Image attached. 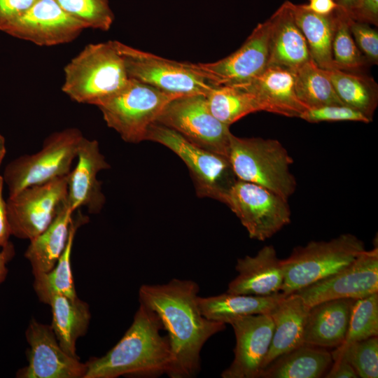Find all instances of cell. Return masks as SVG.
<instances>
[{"label": "cell", "instance_id": "6da1fadb", "mask_svg": "<svg viewBox=\"0 0 378 378\" xmlns=\"http://www.w3.org/2000/svg\"><path fill=\"white\" fill-rule=\"evenodd\" d=\"M199 285L192 280L172 279L163 284H144L139 300L159 316L172 354L167 374L191 378L201 369V351L209 338L225 329L223 323L204 317L197 303Z\"/></svg>", "mask_w": 378, "mask_h": 378}, {"label": "cell", "instance_id": "7a4b0ae2", "mask_svg": "<svg viewBox=\"0 0 378 378\" xmlns=\"http://www.w3.org/2000/svg\"><path fill=\"white\" fill-rule=\"evenodd\" d=\"M162 329L158 314L139 302L131 326L118 342L104 356L92 357L85 363L84 378L167 375L172 354L167 336L160 333Z\"/></svg>", "mask_w": 378, "mask_h": 378}, {"label": "cell", "instance_id": "3957f363", "mask_svg": "<svg viewBox=\"0 0 378 378\" xmlns=\"http://www.w3.org/2000/svg\"><path fill=\"white\" fill-rule=\"evenodd\" d=\"M64 73L62 91L74 102L92 105L120 90L130 80L113 41L88 44Z\"/></svg>", "mask_w": 378, "mask_h": 378}, {"label": "cell", "instance_id": "277c9868", "mask_svg": "<svg viewBox=\"0 0 378 378\" xmlns=\"http://www.w3.org/2000/svg\"><path fill=\"white\" fill-rule=\"evenodd\" d=\"M227 158L237 179L260 185L288 200L297 182L293 158L276 139L243 138L231 134Z\"/></svg>", "mask_w": 378, "mask_h": 378}, {"label": "cell", "instance_id": "5b68a950", "mask_svg": "<svg viewBox=\"0 0 378 378\" xmlns=\"http://www.w3.org/2000/svg\"><path fill=\"white\" fill-rule=\"evenodd\" d=\"M181 96L130 78L123 88L94 106L102 112L107 126L122 140L138 144L146 140L149 127L157 121L168 103Z\"/></svg>", "mask_w": 378, "mask_h": 378}, {"label": "cell", "instance_id": "8992f818", "mask_svg": "<svg viewBox=\"0 0 378 378\" xmlns=\"http://www.w3.org/2000/svg\"><path fill=\"white\" fill-rule=\"evenodd\" d=\"M365 250L363 241L352 234H342L329 241H312L295 247L281 260L286 295L324 279L354 261Z\"/></svg>", "mask_w": 378, "mask_h": 378}, {"label": "cell", "instance_id": "52a82bcc", "mask_svg": "<svg viewBox=\"0 0 378 378\" xmlns=\"http://www.w3.org/2000/svg\"><path fill=\"white\" fill-rule=\"evenodd\" d=\"M83 137L74 127L55 132L45 139L38 152L21 155L9 162L2 176L9 196L25 188L68 176Z\"/></svg>", "mask_w": 378, "mask_h": 378}, {"label": "cell", "instance_id": "ba28073f", "mask_svg": "<svg viewBox=\"0 0 378 378\" xmlns=\"http://www.w3.org/2000/svg\"><path fill=\"white\" fill-rule=\"evenodd\" d=\"M146 140L164 146L181 159L189 170L198 197L224 204L237 180L227 157L204 149L156 122L149 127Z\"/></svg>", "mask_w": 378, "mask_h": 378}, {"label": "cell", "instance_id": "9c48e42d", "mask_svg": "<svg viewBox=\"0 0 378 378\" xmlns=\"http://www.w3.org/2000/svg\"><path fill=\"white\" fill-rule=\"evenodd\" d=\"M128 77L161 91L178 95L203 94L214 86L198 64L180 62L113 41Z\"/></svg>", "mask_w": 378, "mask_h": 378}, {"label": "cell", "instance_id": "30bf717a", "mask_svg": "<svg viewBox=\"0 0 378 378\" xmlns=\"http://www.w3.org/2000/svg\"><path fill=\"white\" fill-rule=\"evenodd\" d=\"M246 229L250 238L265 241L290 222L287 200L253 183L237 179L225 202Z\"/></svg>", "mask_w": 378, "mask_h": 378}, {"label": "cell", "instance_id": "8fae6325", "mask_svg": "<svg viewBox=\"0 0 378 378\" xmlns=\"http://www.w3.org/2000/svg\"><path fill=\"white\" fill-rule=\"evenodd\" d=\"M68 176L25 188L6 201L11 235L31 240L46 230L67 202Z\"/></svg>", "mask_w": 378, "mask_h": 378}, {"label": "cell", "instance_id": "7c38bea8", "mask_svg": "<svg viewBox=\"0 0 378 378\" xmlns=\"http://www.w3.org/2000/svg\"><path fill=\"white\" fill-rule=\"evenodd\" d=\"M156 122L204 149L227 157L232 134L230 126L211 114L203 94L184 95L172 100Z\"/></svg>", "mask_w": 378, "mask_h": 378}, {"label": "cell", "instance_id": "4fadbf2b", "mask_svg": "<svg viewBox=\"0 0 378 378\" xmlns=\"http://www.w3.org/2000/svg\"><path fill=\"white\" fill-rule=\"evenodd\" d=\"M378 292V248L363 251L338 272L296 292L305 306L326 300L360 299Z\"/></svg>", "mask_w": 378, "mask_h": 378}, {"label": "cell", "instance_id": "5bb4252c", "mask_svg": "<svg viewBox=\"0 0 378 378\" xmlns=\"http://www.w3.org/2000/svg\"><path fill=\"white\" fill-rule=\"evenodd\" d=\"M28 363L16 373L18 378H84L85 363L66 353L50 325L31 318L25 330Z\"/></svg>", "mask_w": 378, "mask_h": 378}, {"label": "cell", "instance_id": "9a60e30c", "mask_svg": "<svg viewBox=\"0 0 378 378\" xmlns=\"http://www.w3.org/2000/svg\"><path fill=\"white\" fill-rule=\"evenodd\" d=\"M270 21L259 23L243 45L230 55L199 66L214 85H240L260 74L269 64Z\"/></svg>", "mask_w": 378, "mask_h": 378}, {"label": "cell", "instance_id": "2e32d148", "mask_svg": "<svg viewBox=\"0 0 378 378\" xmlns=\"http://www.w3.org/2000/svg\"><path fill=\"white\" fill-rule=\"evenodd\" d=\"M230 324L236 338L234 356L221 377L260 378L273 335L270 313L241 316Z\"/></svg>", "mask_w": 378, "mask_h": 378}, {"label": "cell", "instance_id": "e0dca14e", "mask_svg": "<svg viewBox=\"0 0 378 378\" xmlns=\"http://www.w3.org/2000/svg\"><path fill=\"white\" fill-rule=\"evenodd\" d=\"M85 29L55 0H36L7 34L38 46L69 43Z\"/></svg>", "mask_w": 378, "mask_h": 378}, {"label": "cell", "instance_id": "ac0fdd59", "mask_svg": "<svg viewBox=\"0 0 378 378\" xmlns=\"http://www.w3.org/2000/svg\"><path fill=\"white\" fill-rule=\"evenodd\" d=\"M76 158V165L68 175V205L74 212L85 207L89 213L98 214L106 198L97 174L109 169L110 164L101 153L98 141L85 137L79 144Z\"/></svg>", "mask_w": 378, "mask_h": 378}, {"label": "cell", "instance_id": "d6986e66", "mask_svg": "<svg viewBox=\"0 0 378 378\" xmlns=\"http://www.w3.org/2000/svg\"><path fill=\"white\" fill-rule=\"evenodd\" d=\"M239 86L253 97L260 111L300 118L308 109L297 97L293 71L286 67L268 64L249 83Z\"/></svg>", "mask_w": 378, "mask_h": 378}, {"label": "cell", "instance_id": "ffe728a7", "mask_svg": "<svg viewBox=\"0 0 378 378\" xmlns=\"http://www.w3.org/2000/svg\"><path fill=\"white\" fill-rule=\"evenodd\" d=\"M235 270L238 274L229 283L228 293L269 296L281 290L284 272L272 245L264 246L254 256L238 258Z\"/></svg>", "mask_w": 378, "mask_h": 378}, {"label": "cell", "instance_id": "44dd1931", "mask_svg": "<svg viewBox=\"0 0 378 378\" xmlns=\"http://www.w3.org/2000/svg\"><path fill=\"white\" fill-rule=\"evenodd\" d=\"M356 299L341 298L318 303L308 310L304 344L321 348H337L346 337Z\"/></svg>", "mask_w": 378, "mask_h": 378}, {"label": "cell", "instance_id": "7402d4cb", "mask_svg": "<svg viewBox=\"0 0 378 378\" xmlns=\"http://www.w3.org/2000/svg\"><path fill=\"white\" fill-rule=\"evenodd\" d=\"M292 2L286 1L269 18V64L295 70L311 60L307 41L293 14Z\"/></svg>", "mask_w": 378, "mask_h": 378}, {"label": "cell", "instance_id": "603a6c76", "mask_svg": "<svg viewBox=\"0 0 378 378\" xmlns=\"http://www.w3.org/2000/svg\"><path fill=\"white\" fill-rule=\"evenodd\" d=\"M308 310L301 298L292 293L286 295L270 312L274 330L263 370L279 356L304 344V330Z\"/></svg>", "mask_w": 378, "mask_h": 378}, {"label": "cell", "instance_id": "cb8c5ba5", "mask_svg": "<svg viewBox=\"0 0 378 378\" xmlns=\"http://www.w3.org/2000/svg\"><path fill=\"white\" fill-rule=\"evenodd\" d=\"M47 304L51 307L50 326L60 346L69 355L79 358L76 342L88 332L91 318L89 304L78 297L70 298L60 294L50 295Z\"/></svg>", "mask_w": 378, "mask_h": 378}, {"label": "cell", "instance_id": "d4e9b609", "mask_svg": "<svg viewBox=\"0 0 378 378\" xmlns=\"http://www.w3.org/2000/svg\"><path fill=\"white\" fill-rule=\"evenodd\" d=\"M286 295L269 296L230 293L197 298L202 314L208 319L230 323L241 316L270 313Z\"/></svg>", "mask_w": 378, "mask_h": 378}, {"label": "cell", "instance_id": "484cf974", "mask_svg": "<svg viewBox=\"0 0 378 378\" xmlns=\"http://www.w3.org/2000/svg\"><path fill=\"white\" fill-rule=\"evenodd\" d=\"M74 211L66 202L54 220L33 239L24 252L34 274L52 270L67 244Z\"/></svg>", "mask_w": 378, "mask_h": 378}, {"label": "cell", "instance_id": "4316f807", "mask_svg": "<svg viewBox=\"0 0 378 378\" xmlns=\"http://www.w3.org/2000/svg\"><path fill=\"white\" fill-rule=\"evenodd\" d=\"M333 362L323 348L303 344L269 364L260 378H318Z\"/></svg>", "mask_w": 378, "mask_h": 378}, {"label": "cell", "instance_id": "83f0119b", "mask_svg": "<svg viewBox=\"0 0 378 378\" xmlns=\"http://www.w3.org/2000/svg\"><path fill=\"white\" fill-rule=\"evenodd\" d=\"M295 21L303 34L314 62L323 69H335L332 42L335 27V10L330 15L314 13L304 4L292 3Z\"/></svg>", "mask_w": 378, "mask_h": 378}, {"label": "cell", "instance_id": "f1b7e54d", "mask_svg": "<svg viewBox=\"0 0 378 378\" xmlns=\"http://www.w3.org/2000/svg\"><path fill=\"white\" fill-rule=\"evenodd\" d=\"M88 218L78 214L71 222L67 244L54 267L45 273L34 274V291L42 303L47 304L50 295L60 294L70 298L78 297L71 268V253L77 230Z\"/></svg>", "mask_w": 378, "mask_h": 378}, {"label": "cell", "instance_id": "f546056e", "mask_svg": "<svg viewBox=\"0 0 378 378\" xmlns=\"http://www.w3.org/2000/svg\"><path fill=\"white\" fill-rule=\"evenodd\" d=\"M323 70L342 104L362 113L372 121L378 102L377 85L373 78L337 69Z\"/></svg>", "mask_w": 378, "mask_h": 378}, {"label": "cell", "instance_id": "4dcf8cb0", "mask_svg": "<svg viewBox=\"0 0 378 378\" xmlns=\"http://www.w3.org/2000/svg\"><path fill=\"white\" fill-rule=\"evenodd\" d=\"M205 98L211 114L228 126L249 113L260 111L253 97L239 85H214Z\"/></svg>", "mask_w": 378, "mask_h": 378}, {"label": "cell", "instance_id": "1f68e13d", "mask_svg": "<svg viewBox=\"0 0 378 378\" xmlns=\"http://www.w3.org/2000/svg\"><path fill=\"white\" fill-rule=\"evenodd\" d=\"M293 71L297 97L307 108L343 104L325 71L312 59Z\"/></svg>", "mask_w": 378, "mask_h": 378}, {"label": "cell", "instance_id": "d6a6232c", "mask_svg": "<svg viewBox=\"0 0 378 378\" xmlns=\"http://www.w3.org/2000/svg\"><path fill=\"white\" fill-rule=\"evenodd\" d=\"M335 27L332 42L335 69L357 72L368 62L357 47L349 29L350 17L340 7L336 9Z\"/></svg>", "mask_w": 378, "mask_h": 378}, {"label": "cell", "instance_id": "836d02e7", "mask_svg": "<svg viewBox=\"0 0 378 378\" xmlns=\"http://www.w3.org/2000/svg\"><path fill=\"white\" fill-rule=\"evenodd\" d=\"M332 360L342 358L356 370L358 377H378V337H372L346 345L331 352Z\"/></svg>", "mask_w": 378, "mask_h": 378}, {"label": "cell", "instance_id": "e575fe53", "mask_svg": "<svg viewBox=\"0 0 378 378\" xmlns=\"http://www.w3.org/2000/svg\"><path fill=\"white\" fill-rule=\"evenodd\" d=\"M378 336V292L356 299L352 307L346 345Z\"/></svg>", "mask_w": 378, "mask_h": 378}, {"label": "cell", "instance_id": "d590c367", "mask_svg": "<svg viewBox=\"0 0 378 378\" xmlns=\"http://www.w3.org/2000/svg\"><path fill=\"white\" fill-rule=\"evenodd\" d=\"M70 16L85 28L108 31L114 15L108 0H55Z\"/></svg>", "mask_w": 378, "mask_h": 378}, {"label": "cell", "instance_id": "8d00e7d4", "mask_svg": "<svg viewBox=\"0 0 378 378\" xmlns=\"http://www.w3.org/2000/svg\"><path fill=\"white\" fill-rule=\"evenodd\" d=\"M300 118L309 122L356 121L369 123L371 120L362 113L344 104L326 105L304 111Z\"/></svg>", "mask_w": 378, "mask_h": 378}, {"label": "cell", "instance_id": "74e56055", "mask_svg": "<svg viewBox=\"0 0 378 378\" xmlns=\"http://www.w3.org/2000/svg\"><path fill=\"white\" fill-rule=\"evenodd\" d=\"M349 29L354 41L368 63H378V32L369 24L350 18Z\"/></svg>", "mask_w": 378, "mask_h": 378}, {"label": "cell", "instance_id": "f35d334b", "mask_svg": "<svg viewBox=\"0 0 378 378\" xmlns=\"http://www.w3.org/2000/svg\"><path fill=\"white\" fill-rule=\"evenodd\" d=\"M36 0H0V30L7 33Z\"/></svg>", "mask_w": 378, "mask_h": 378}, {"label": "cell", "instance_id": "ab89813d", "mask_svg": "<svg viewBox=\"0 0 378 378\" xmlns=\"http://www.w3.org/2000/svg\"><path fill=\"white\" fill-rule=\"evenodd\" d=\"M352 20L378 24V0H360L357 9L350 17Z\"/></svg>", "mask_w": 378, "mask_h": 378}, {"label": "cell", "instance_id": "60d3db41", "mask_svg": "<svg viewBox=\"0 0 378 378\" xmlns=\"http://www.w3.org/2000/svg\"><path fill=\"white\" fill-rule=\"evenodd\" d=\"M4 178L0 175V247H4L10 243L11 235L10 227L7 214V205L3 195Z\"/></svg>", "mask_w": 378, "mask_h": 378}, {"label": "cell", "instance_id": "b9f144b4", "mask_svg": "<svg viewBox=\"0 0 378 378\" xmlns=\"http://www.w3.org/2000/svg\"><path fill=\"white\" fill-rule=\"evenodd\" d=\"M326 377L357 378L358 376L354 368L347 361L342 358H337L333 360Z\"/></svg>", "mask_w": 378, "mask_h": 378}, {"label": "cell", "instance_id": "7bdbcfd3", "mask_svg": "<svg viewBox=\"0 0 378 378\" xmlns=\"http://www.w3.org/2000/svg\"><path fill=\"white\" fill-rule=\"evenodd\" d=\"M304 7L310 11L323 15H330L339 8L335 0H309Z\"/></svg>", "mask_w": 378, "mask_h": 378}, {"label": "cell", "instance_id": "ee69618b", "mask_svg": "<svg viewBox=\"0 0 378 378\" xmlns=\"http://www.w3.org/2000/svg\"><path fill=\"white\" fill-rule=\"evenodd\" d=\"M15 254V247L10 241L0 250V285L5 281L8 275L7 264L14 258Z\"/></svg>", "mask_w": 378, "mask_h": 378}, {"label": "cell", "instance_id": "f6af8a7d", "mask_svg": "<svg viewBox=\"0 0 378 378\" xmlns=\"http://www.w3.org/2000/svg\"><path fill=\"white\" fill-rule=\"evenodd\" d=\"M360 0H339V7L351 17L360 4Z\"/></svg>", "mask_w": 378, "mask_h": 378}, {"label": "cell", "instance_id": "bcb514c9", "mask_svg": "<svg viewBox=\"0 0 378 378\" xmlns=\"http://www.w3.org/2000/svg\"><path fill=\"white\" fill-rule=\"evenodd\" d=\"M6 145H5V139L4 137L0 134V167L1 164V162L5 157L6 155Z\"/></svg>", "mask_w": 378, "mask_h": 378}, {"label": "cell", "instance_id": "7dc6e473", "mask_svg": "<svg viewBox=\"0 0 378 378\" xmlns=\"http://www.w3.org/2000/svg\"><path fill=\"white\" fill-rule=\"evenodd\" d=\"M337 3L339 1V0H335Z\"/></svg>", "mask_w": 378, "mask_h": 378}]
</instances>
